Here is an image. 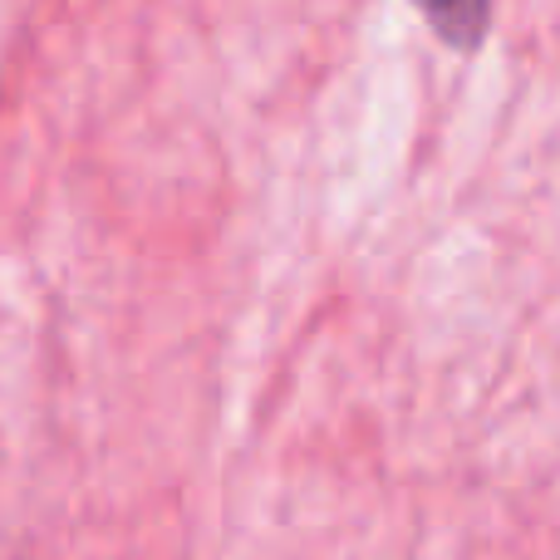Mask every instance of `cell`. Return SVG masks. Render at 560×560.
<instances>
[{"label":"cell","mask_w":560,"mask_h":560,"mask_svg":"<svg viewBox=\"0 0 560 560\" xmlns=\"http://www.w3.org/2000/svg\"><path fill=\"white\" fill-rule=\"evenodd\" d=\"M418 10L453 49H477L492 25V0H418Z\"/></svg>","instance_id":"1"}]
</instances>
